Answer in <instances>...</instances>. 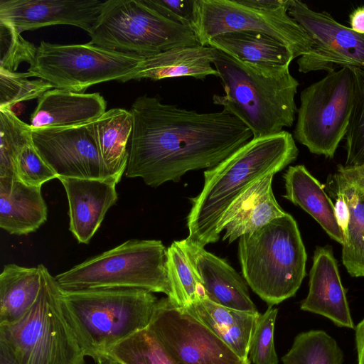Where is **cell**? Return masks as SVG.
I'll list each match as a JSON object with an SVG mask.
<instances>
[{
  "instance_id": "obj_31",
  "label": "cell",
  "mask_w": 364,
  "mask_h": 364,
  "mask_svg": "<svg viewBox=\"0 0 364 364\" xmlns=\"http://www.w3.org/2000/svg\"><path fill=\"white\" fill-rule=\"evenodd\" d=\"M31 141V125L21 120L11 109H0V178H17L16 158Z\"/></svg>"
},
{
  "instance_id": "obj_12",
  "label": "cell",
  "mask_w": 364,
  "mask_h": 364,
  "mask_svg": "<svg viewBox=\"0 0 364 364\" xmlns=\"http://www.w3.org/2000/svg\"><path fill=\"white\" fill-rule=\"evenodd\" d=\"M148 328L178 364H250L168 297L158 300Z\"/></svg>"
},
{
  "instance_id": "obj_10",
  "label": "cell",
  "mask_w": 364,
  "mask_h": 364,
  "mask_svg": "<svg viewBox=\"0 0 364 364\" xmlns=\"http://www.w3.org/2000/svg\"><path fill=\"white\" fill-rule=\"evenodd\" d=\"M143 59L142 56L90 44H55L42 41L37 47L26 77H36L53 87L84 93L101 82L121 81Z\"/></svg>"
},
{
  "instance_id": "obj_1",
  "label": "cell",
  "mask_w": 364,
  "mask_h": 364,
  "mask_svg": "<svg viewBox=\"0 0 364 364\" xmlns=\"http://www.w3.org/2000/svg\"><path fill=\"white\" fill-rule=\"evenodd\" d=\"M128 178L151 187L178 181L187 172L211 168L253 134L226 110L198 112L144 95L133 102Z\"/></svg>"
},
{
  "instance_id": "obj_41",
  "label": "cell",
  "mask_w": 364,
  "mask_h": 364,
  "mask_svg": "<svg viewBox=\"0 0 364 364\" xmlns=\"http://www.w3.org/2000/svg\"><path fill=\"white\" fill-rule=\"evenodd\" d=\"M350 28L356 33L364 35V5L357 7L349 16Z\"/></svg>"
},
{
  "instance_id": "obj_35",
  "label": "cell",
  "mask_w": 364,
  "mask_h": 364,
  "mask_svg": "<svg viewBox=\"0 0 364 364\" xmlns=\"http://www.w3.org/2000/svg\"><path fill=\"white\" fill-rule=\"evenodd\" d=\"M278 309L269 306L260 314L249 348V360L254 364H278L274 342V331Z\"/></svg>"
},
{
  "instance_id": "obj_20",
  "label": "cell",
  "mask_w": 364,
  "mask_h": 364,
  "mask_svg": "<svg viewBox=\"0 0 364 364\" xmlns=\"http://www.w3.org/2000/svg\"><path fill=\"white\" fill-rule=\"evenodd\" d=\"M274 176L268 174L255 182L228 207L217 226L219 235L225 230L223 240H228L231 243L287 213L274 196Z\"/></svg>"
},
{
  "instance_id": "obj_2",
  "label": "cell",
  "mask_w": 364,
  "mask_h": 364,
  "mask_svg": "<svg viewBox=\"0 0 364 364\" xmlns=\"http://www.w3.org/2000/svg\"><path fill=\"white\" fill-rule=\"evenodd\" d=\"M298 154L294 136L283 130L252 138L217 166L205 170L201 192L191 199L186 239L203 247L218 242V224L231 203L257 181L283 170Z\"/></svg>"
},
{
  "instance_id": "obj_17",
  "label": "cell",
  "mask_w": 364,
  "mask_h": 364,
  "mask_svg": "<svg viewBox=\"0 0 364 364\" xmlns=\"http://www.w3.org/2000/svg\"><path fill=\"white\" fill-rule=\"evenodd\" d=\"M309 287L308 294L301 303V310L322 316L339 327L355 329L331 247H316Z\"/></svg>"
},
{
  "instance_id": "obj_8",
  "label": "cell",
  "mask_w": 364,
  "mask_h": 364,
  "mask_svg": "<svg viewBox=\"0 0 364 364\" xmlns=\"http://www.w3.org/2000/svg\"><path fill=\"white\" fill-rule=\"evenodd\" d=\"M88 34L90 44L142 57L200 46L190 27L166 18L143 0L104 1Z\"/></svg>"
},
{
  "instance_id": "obj_43",
  "label": "cell",
  "mask_w": 364,
  "mask_h": 364,
  "mask_svg": "<svg viewBox=\"0 0 364 364\" xmlns=\"http://www.w3.org/2000/svg\"><path fill=\"white\" fill-rule=\"evenodd\" d=\"M0 364H18L9 347L0 341Z\"/></svg>"
},
{
  "instance_id": "obj_5",
  "label": "cell",
  "mask_w": 364,
  "mask_h": 364,
  "mask_svg": "<svg viewBox=\"0 0 364 364\" xmlns=\"http://www.w3.org/2000/svg\"><path fill=\"white\" fill-rule=\"evenodd\" d=\"M238 257L247 285L269 306L294 296L306 276L305 246L287 213L242 235Z\"/></svg>"
},
{
  "instance_id": "obj_16",
  "label": "cell",
  "mask_w": 364,
  "mask_h": 364,
  "mask_svg": "<svg viewBox=\"0 0 364 364\" xmlns=\"http://www.w3.org/2000/svg\"><path fill=\"white\" fill-rule=\"evenodd\" d=\"M178 242L185 250L206 298L230 309L258 312L250 296L245 279L225 259L186 238Z\"/></svg>"
},
{
  "instance_id": "obj_3",
  "label": "cell",
  "mask_w": 364,
  "mask_h": 364,
  "mask_svg": "<svg viewBox=\"0 0 364 364\" xmlns=\"http://www.w3.org/2000/svg\"><path fill=\"white\" fill-rule=\"evenodd\" d=\"M213 64L225 90L223 95H213V103L239 119L251 130L252 138L292 126L299 83L289 71L268 76L215 48Z\"/></svg>"
},
{
  "instance_id": "obj_14",
  "label": "cell",
  "mask_w": 364,
  "mask_h": 364,
  "mask_svg": "<svg viewBox=\"0 0 364 364\" xmlns=\"http://www.w3.org/2000/svg\"><path fill=\"white\" fill-rule=\"evenodd\" d=\"M34 146L58 177L117 178L100 156L93 121L76 126L32 129Z\"/></svg>"
},
{
  "instance_id": "obj_7",
  "label": "cell",
  "mask_w": 364,
  "mask_h": 364,
  "mask_svg": "<svg viewBox=\"0 0 364 364\" xmlns=\"http://www.w3.org/2000/svg\"><path fill=\"white\" fill-rule=\"evenodd\" d=\"M0 341L18 364H86L85 353L65 314L61 290L43 265V284L31 308L0 325Z\"/></svg>"
},
{
  "instance_id": "obj_37",
  "label": "cell",
  "mask_w": 364,
  "mask_h": 364,
  "mask_svg": "<svg viewBox=\"0 0 364 364\" xmlns=\"http://www.w3.org/2000/svg\"><path fill=\"white\" fill-rule=\"evenodd\" d=\"M15 170L17 179L28 186L41 187L46 182L58 178L55 171L38 154L33 141L19 152Z\"/></svg>"
},
{
  "instance_id": "obj_42",
  "label": "cell",
  "mask_w": 364,
  "mask_h": 364,
  "mask_svg": "<svg viewBox=\"0 0 364 364\" xmlns=\"http://www.w3.org/2000/svg\"><path fill=\"white\" fill-rule=\"evenodd\" d=\"M358 364H364V318L355 327Z\"/></svg>"
},
{
  "instance_id": "obj_33",
  "label": "cell",
  "mask_w": 364,
  "mask_h": 364,
  "mask_svg": "<svg viewBox=\"0 0 364 364\" xmlns=\"http://www.w3.org/2000/svg\"><path fill=\"white\" fill-rule=\"evenodd\" d=\"M355 79L354 104L345 136L346 166L364 164V69L353 67Z\"/></svg>"
},
{
  "instance_id": "obj_30",
  "label": "cell",
  "mask_w": 364,
  "mask_h": 364,
  "mask_svg": "<svg viewBox=\"0 0 364 364\" xmlns=\"http://www.w3.org/2000/svg\"><path fill=\"white\" fill-rule=\"evenodd\" d=\"M105 354L121 364H178L148 327L118 343Z\"/></svg>"
},
{
  "instance_id": "obj_24",
  "label": "cell",
  "mask_w": 364,
  "mask_h": 364,
  "mask_svg": "<svg viewBox=\"0 0 364 364\" xmlns=\"http://www.w3.org/2000/svg\"><path fill=\"white\" fill-rule=\"evenodd\" d=\"M47 216L41 187L26 185L17 178H0L1 228L12 235H28L37 230Z\"/></svg>"
},
{
  "instance_id": "obj_19",
  "label": "cell",
  "mask_w": 364,
  "mask_h": 364,
  "mask_svg": "<svg viewBox=\"0 0 364 364\" xmlns=\"http://www.w3.org/2000/svg\"><path fill=\"white\" fill-rule=\"evenodd\" d=\"M207 46L219 50L268 76L289 71L296 58L292 50L276 38L255 31H236L215 36Z\"/></svg>"
},
{
  "instance_id": "obj_29",
  "label": "cell",
  "mask_w": 364,
  "mask_h": 364,
  "mask_svg": "<svg viewBox=\"0 0 364 364\" xmlns=\"http://www.w3.org/2000/svg\"><path fill=\"white\" fill-rule=\"evenodd\" d=\"M282 361L283 364H343V353L326 331L310 330L296 336Z\"/></svg>"
},
{
  "instance_id": "obj_45",
  "label": "cell",
  "mask_w": 364,
  "mask_h": 364,
  "mask_svg": "<svg viewBox=\"0 0 364 364\" xmlns=\"http://www.w3.org/2000/svg\"><path fill=\"white\" fill-rule=\"evenodd\" d=\"M356 168H357V170L358 171L359 173L360 174V176L363 177V178L364 180V164L360 165V166H357Z\"/></svg>"
},
{
  "instance_id": "obj_44",
  "label": "cell",
  "mask_w": 364,
  "mask_h": 364,
  "mask_svg": "<svg viewBox=\"0 0 364 364\" xmlns=\"http://www.w3.org/2000/svg\"><path fill=\"white\" fill-rule=\"evenodd\" d=\"M95 361L97 364H121L106 354L98 355Z\"/></svg>"
},
{
  "instance_id": "obj_27",
  "label": "cell",
  "mask_w": 364,
  "mask_h": 364,
  "mask_svg": "<svg viewBox=\"0 0 364 364\" xmlns=\"http://www.w3.org/2000/svg\"><path fill=\"white\" fill-rule=\"evenodd\" d=\"M43 284V264H6L0 274V325L18 320L33 304Z\"/></svg>"
},
{
  "instance_id": "obj_39",
  "label": "cell",
  "mask_w": 364,
  "mask_h": 364,
  "mask_svg": "<svg viewBox=\"0 0 364 364\" xmlns=\"http://www.w3.org/2000/svg\"><path fill=\"white\" fill-rule=\"evenodd\" d=\"M328 193L336 196L334 204L335 215L343 236H344L347 231L350 217L348 204L341 194L333 191H328Z\"/></svg>"
},
{
  "instance_id": "obj_13",
  "label": "cell",
  "mask_w": 364,
  "mask_h": 364,
  "mask_svg": "<svg viewBox=\"0 0 364 364\" xmlns=\"http://www.w3.org/2000/svg\"><path fill=\"white\" fill-rule=\"evenodd\" d=\"M288 14L307 33L311 50L297 60L298 70L327 73L343 67L364 69V35L342 25L326 11H314L299 0H289Z\"/></svg>"
},
{
  "instance_id": "obj_23",
  "label": "cell",
  "mask_w": 364,
  "mask_h": 364,
  "mask_svg": "<svg viewBox=\"0 0 364 364\" xmlns=\"http://www.w3.org/2000/svg\"><path fill=\"white\" fill-rule=\"evenodd\" d=\"M215 48L210 46L174 48L143 57L141 61L120 82L132 80L192 77L204 80L207 76L218 77L212 66Z\"/></svg>"
},
{
  "instance_id": "obj_15",
  "label": "cell",
  "mask_w": 364,
  "mask_h": 364,
  "mask_svg": "<svg viewBox=\"0 0 364 364\" xmlns=\"http://www.w3.org/2000/svg\"><path fill=\"white\" fill-rule=\"evenodd\" d=\"M104 1L98 0H1L0 21L19 33L52 25H71L90 33Z\"/></svg>"
},
{
  "instance_id": "obj_25",
  "label": "cell",
  "mask_w": 364,
  "mask_h": 364,
  "mask_svg": "<svg viewBox=\"0 0 364 364\" xmlns=\"http://www.w3.org/2000/svg\"><path fill=\"white\" fill-rule=\"evenodd\" d=\"M186 308L240 358L249 359L250 344L260 313L225 307L205 296H200Z\"/></svg>"
},
{
  "instance_id": "obj_22",
  "label": "cell",
  "mask_w": 364,
  "mask_h": 364,
  "mask_svg": "<svg viewBox=\"0 0 364 364\" xmlns=\"http://www.w3.org/2000/svg\"><path fill=\"white\" fill-rule=\"evenodd\" d=\"M107 102L100 93H80L50 89L38 99L31 115L32 129L76 126L92 122L105 112Z\"/></svg>"
},
{
  "instance_id": "obj_4",
  "label": "cell",
  "mask_w": 364,
  "mask_h": 364,
  "mask_svg": "<svg viewBox=\"0 0 364 364\" xmlns=\"http://www.w3.org/2000/svg\"><path fill=\"white\" fill-rule=\"evenodd\" d=\"M61 301L85 355L95 360L147 328L158 301L152 292L140 289L61 291Z\"/></svg>"
},
{
  "instance_id": "obj_9",
  "label": "cell",
  "mask_w": 364,
  "mask_h": 364,
  "mask_svg": "<svg viewBox=\"0 0 364 364\" xmlns=\"http://www.w3.org/2000/svg\"><path fill=\"white\" fill-rule=\"evenodd\" d=\"M353 67H343L304 88L294 138L310 152L333 158L345 138L354 104Z\"/></svg>"
},
{
  "instance_id": "obj_11",
  "label": "cell",
  "mask_w": 364,
  "mask_h": 364,
  "mask_svg": "<svg viewBox=\"0 0 364 364\" xmlns=\"http://www.w3.org/2000/svg\"><path fill=\"white\" fill-rule=\"evenodd\" d=\"M288 9L272 11L243 5L239 0H194L190 27L202 46L224 33L255 31L282 42L297 58L308 53L313 42L288 14Z\"/></svg>"
},
{
  "instance_id": "obj_18",
  "label": "cell",
  "mask_w": 364,
  "mask_h": 364,
  "mask_svg": "<svg viewBox=\"0 0 364 364\" xmlns=\"http://www.w3.org/2000/svg\"><path fill=\"white\" fill-rule=\"evenodd\" d=\"M69 205V230L78 242L88 244L118 195L114 178L58 177Z\"/></svg>"
},
{
  "instance_id": "obj_26",
  "label": "cell",
  "mask_w": 364,
  "mask_h": 364,
  "mask_svg": "<svg viewBox=\"0 0 364 364\" xmlns=\"http://www.w3.org/2000/svg\"><path fill=\"white\" fill-rule=\"evenodd\" d=\"M283 197L309 213L333 240L343 243L334 205L320 182L304 165L291 166L284 174Z\"/></svg>"
},
{
  "instance_id": "obj_36",
  "label": "cell",
  "mask_w": 364,
  "mask_h": 364,
  "mask_svg": "<svg viewBox=\"0 0 364 364\" xmlns=\"http://www.w3.org/2000/svg\"><path fill=\"white\" fill-rule=\"evenodd\" d=\"M0 68L16 72L20 63H33L37 47L25 40L14 26L0 21Z\"/></svg>"
},
{
  "instance_id": "obj_40",
  "label": "cell",
  "mask_w": 364,
  "mask_h": 364,
  "mask_svg": "<svg viewBox=\"0 0 364 364\" xmlns=\"http://www.w3.org/2000/svg\"><path fill=\"white\" fill-rule=\"evenodd\" d=\"M245 6L264 11H277L289 7V0H239Z\"/></svg>"
},
{
  "instance_id": "obj_21",
  "label": "cell",
  "mask_w": 364,
  "mask_h": 364,
  "mask_svg": "<svg viewBox=\"0 0 364 364\" xmlns=\"http://www.w3.org/2000/svg\"><path fill=\"white\" fill-rule=\"evenodd\" d=\"M328 181V191L341 194L350 213L342 245L343 264L351 277H364V180L356 166L338 165Z\"/></svg>"
},
{
  "instance_id": "obj_38",
  "label": "cell",
  "mask_w": 364,
  "mask_h": 364,
  "mask_svg": "<svg viewBox=\"0 0 364 364\" xmlns=\"http://www.w3.org/2000/svg\"><path fill=\"white\" fill-rule=\"evenodd\" d=\"M166 18L190 27L194 0H143ZM191 28V27H190Z\"/></svg>"
},
{
  "instance_id": "obj_6",
  "label": "cell",
  "mask_w": 364,
  "mask_h": 364,
  "mask_svg": "<svg viewBox=\"0 0 364 364\" xmlns=\"http://www.w3.org/2000/svg\"><path fill=\"white\" fill-rule=\"evenodd\" d=\"M61 291L140 289L173 300L167 249L161 240H129L55 277Z\"/></svg>"
},
{
  "instance_id": "obj_32",
  "label": "cell",
  "mask_w": 364,
  "mask_h": 364,
  "mask_svg": "<svg viewBox=\"0 0 364 364\" xmlns=\"http://www.w3.org/2000/svg\"><path fill=\"white\" fill-rule=\"evenodd\" d=\"M167 266L173 291V301L181 306H188L200 296H205L200 282L185 250L178 241L167 248Z\"/></svg>"
},
{
  "instance_id": "obj_28",
  "label": "cell",
  "mask_w": 364,
  "mask_h": 364,
  "mask_svg": "<svg viewBox=\"0 0 364 364\" xmlns=\"http://www.w3.org/2000/svg\"><path fill=\"white\" fill-rule=\"evenodd\" d=\"M133 116L130 111L113 108L93 121L95 140L102 159L112 176L120 181L127 169Z\"/></svg>"
},
{
  "instance_id": "obj_34",
  "label": "cell",
  "mask_w": 364,
  "mask_h": 364,
  "mask_svg": "<svg viewBox=\"0 0 364 364\" xmlns=\"http://www.w3.org/2000/svg\"><path fill=\"white\" fill-rule=\"evenodd\" d=\"M52 87L43 80H28L24 73L0 68V109H11L18 102L38 99Z\"/></svg>"
}]
</instances>
